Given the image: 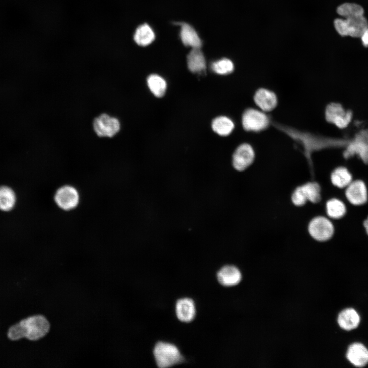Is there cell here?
<instances>
[{
	"mask_svg": "<svg viewBox=\"0 0 368 368\" xmlns=\"http://www.w3.org/2000/svg\"><path fill=\"white\" fill-rule=\"evenodd\" d=\"M93 127L98 136L112 137L119 132L121 124L118 118L107 113H102L94 119Z\"/></svg>",
	"mask_w": 368,
	"mask_h": 368,
	"instance_id": "obj_6",
	"label": "cell"
},
{
	"mask_svg": "<svg viewBox=\"0 0 368 368\" xmlns=\"http://www.w3.org/2000/svg\"><path fill=\"white\" fill-rule=\"evenodd\" d=\"M334 230L332 221L324 216L314 217L308 226L310 236L319 242H327L330 240L334 235Z\"/></svg>",
	"mask_w": 368,
	"mask_h": 368,
	"instance_id": "obj_4",
	"label": "cell"
},
{
	"mask_svg": "<svg viewBox=\"0 0 368 368\" xmlns=\"http://www.w3.org/2000/svg\"><path fill=\"white\" fill-rule=\"evenodd\" d=\"M321 198V188L316 182H308L297 187L291 195V201L296 206H302L309 201L316 203Z\"/></svg>",
	"mask_w": 368,
	"mask_h": 368,
	"instance_id": "obj_5",
	"label": "cell"
},
{
	"mask_svg": "<svg viewBox=\"0 0 368 368\" xmlns=\"http://www.w3.org/2000/svg\"><path fill=\"white\" fill-rule=\"evenodd\" d=\"M80 196L77 190L70 185L59 188L54 195V201L57 205L64 211L75 209L78 204Z\"/></svg>",
	"mask_w": 368,
	"mask_h": 368,
	"instance_id": "obj_7",
	"label": "cell"
},
{
	"mask_svg": "<svg viewBox=\"0 0 368 368\" xmlns=\"http://www.w3.org/2000/svg\"><path fill=\"white\" fill-rule=\"evenodd\" d=\"M147 84L150 91L158 98L162 97L167 88L166 81L156 74H152L147 78Z\"/></svg>",
	"mask_w": 368,
	"mask_h": 368,
	"instance_id": "obj_23",
	"label": "cell"
},
{
	"mask_svg": "<svg viewBox=\"0 0 368 368\" xmlns=\"http://www.w3.org/2000/svg\"><path fill=\"white\" fill-rule=\"evenodd\" d=\"M361 38L363 44L365 47H368V28L363 33Z\"/></svg>",
	"mask_w": 368,
	"mask_h": 368,
	"instance_id": "obj_27",
	"label": "cell"
},
{
	"mask_svg": "<svg viewBox=\"0 0 368 368\" xmlns=\"http://www.w3.org/2000/svg\"><path fill=\"white\" fill-rule=\"evenodd\" d=\"M363 225L365 229V231L366 234L368 235V217L366 218V219L363 222Z\"/></svg>",
	"mask_w": 368,
	"mask_h": 368,
	"instance_id": "obj_28",
	"label": "cell"
},
{
	"mask_svg": "<svg viewBox=\"0 0 368 368\" xmlns=\"http://www.w3.org/2000/svg\"><path fill=\"white\" fill-rule=\"evenodd\" d=\"M330 181L334 187L339 189H345L352 181L351 173L344 166H338L331 172Z\"/></svg>",
	"mask_w": 368,
	"mask_h": 368,
	"instance_id": "obj_17",
	"label": "cell"
},
{
	"mask_svg": "<svg viewBox=\"0 0 368 368\" xmlns=\"http://www.w3.org/2000/svg\"><path fill=\"white\" fill-rule=\"evenodd\" d=\"M213 130L221 136L229 135L234 128V124L229 118L220 116L214 119L212 123Z\"/></svg>",
	"mask_w": 368,
	"mask_h": 368,
	"instance_id": "obj_21",
	"label": "cell"
},
{
	"mask_svg": "<svg viewBox=\"0 0 368 368\" xmlns=\"http://www.w3.org/2000/svg\"><path fill=\"white\" fill-rule=\"evenodd\" d=\"M15 201V193L11 188L6 186L0 187V210L4 211L11 210Z\"/></svg>",
	"mask_w": 368,
	"mask_h": 368,
	"instance_id": "obj_24",
	"label": "cell"
},
{
	"mask_svg": "<svg viewBox=\"0 0 368 368\" xmlns=\"http://www.w3.org/2000/svg\"><path fill=\"white\" fill-rule=\"evenodd\" d=\"M211 69L216 74L226 75L233 71L234 64L231 60L223 58L214 62L211 65Z\"/></svg>",
	"mask_w": 368,
	"mask_h": 368,
	"instance_id": "obj_26",
	"label": "cell"
},
{
	"mask_svg": "<svg viewBox=\"0 0 368 368\" xmlns=\"http://www.w3.org/2000/svg\"><path fill=\"white\" fill-rule=\"evenodd\" d=\"M219 284L224 287H232L238 284L242 275L240 270L235 266L226 265L221 267L216 272Z\"/></svg>",
	"mask_w": 368,
	"mask_h": 368,
	"instance_id": "obj_13",
	"label": "cell"
},
{
	"mask_svg": "<svg viewBox=\"0 0 368 368\" xmlns=\"http://www.w3.org/2000/svg\"><path fill=\"white\" fill-rule=\"evenodd\" d=\"M352 116L350 110H346L341 105L337 103L329 104L325 111L327 121L339 128L347 127L351 121Z\"/></svg>",
	"mask_w": 368,
	"mask_h": 368,
	"instance_id": "obj_9",
	"label": "cell"
},
{
	"mask_svg": "<svg viewBox=\"0 0 368 368\" xmlns=\"http://www.w3.org/2000/svg\"><path fill=\"white\" fill-rule=\"evenodd\" d=\"M344 194L347 200L354 205L364 204L367 200V190L361 180H353L345 189Z\"/></svg>",
	"mask_w": 368,
	"mask_h": 368,
	"instance_id": "obj_11",
	"label": "cell"
},
{
	"mask_svg": "<svg viewBox=\"0 0 368 368\" xmlns=\"http://www.w3.org/2000/svg\"><path fill=\"white\" fill-rule=\"evenodd\" d=\"M152 354L158 368L170 367L185 360L183 355L175 344L163 340H158L154 343Z\"/></svg>",
	"mask_w": 368,
	"mask_h": 368,
	"instance_id": "obj_2",
	"label": "cell"
},
{
	"mask_svg": "<svg viewBox=\"0 0 368 368\" xmlns=\"http://www.w3.org/2000/svg\"><path fill=\"white\" fill-rule=\"evenodd\" d=\"M255 155L254 150L251 145L247 143L240 145L233 155V167L237 171H244L253 163Z\"/></svg>",
	"mask_w": 368,
	"mask_h": 368,
	"instance_id": "obj_12",
	"label": "cell"
},
{
	"mask_svg": "<svg viewBox=\"0 0 368 368\" xmlns=\"http://www.w3.org/2000/svg\"><path fill=\"white\" fill-rule=\"evenodd\" d=\"M181 26L180 38L182 43L186 46L194 48H200L201 39L195 30L189 24L179 23Z\"/></svg>",
	"mask_w": 368,
	"mask_h": 368,
	"instance_id": "obj_18",
	"label": "cell"
},
{
	"mask_svg": "<svg viewBox=\"0 0 368 368\" xmlns=\"http://www.w3.org/2000/svg\"><path fill=\"white\" fill-rule=\"evenodd\" d=\"M337 323L342 329L350 331L355 329L359 324L360 316L357 311L352 308H347L339 314Z\"/></svg>",
	"mask_w": 368,
	"mask_h": 368,
	"instance_id": "obj_16",
	"label": "cell"
},
{
	"mask_svg": "<svg viewBox=\"0 0 368 368\" xmlns=\"http://www.w3.org/2000/svg\"><path fill=\"white\" fill-rule=\"evenodd\" d=\"M174 309L177 319L182 323H190L196 317V305L192 298L186 296L177 299Z\"/></svg>",
	"mask_w": 368,
	"mask_h": 368,
	"instance_id": "obj_10",
	"label": "cell"
},
{
	"mask_svg": "<svg viewBox=\"0 0 368 368\" xmlns=\"http://www.w3.org/2000/svg\"><path fill=\"white\" fill-rule=\"evenodd\" d=\"M154 33L148 24L139 26L134 34V39L136 43L141 46L150 44L154 39Z\"/></svg>",
	"mask_w": 368,
	"mask_h": 368,
	"instance_id": "obj_22",
	"label": "cell"
},
{
	"mask_svg": "<svg viewBox=\"0 0 368 368\" xmlns=\"http://www.w3.org/2000/svg\"><path fill=\"white\" fill-rule=\"evenodd\" d=\"M50 327V323L44 316L36 315L12 326L9 329L8 336L11 340L26 337L31 340H37L49 332Z\"/></svg>",
	"mask_w": 368,
	"mask_h": 368,
	"instance_id": "obj_1",
	"label": "cell"
},
{
	"mask_svg": "<svg viewBox=\"0 0 368 368\" xmlns=\"http://www.w3.org/2000/svg\"><path fill=\"white\" fill-rule=\"evenodd\" d=\"M334 26L337 32L341 36L361 37L368 28V22L362 15L336 19Z\"/></svg>",
	"mask_w": 368,
	"mask_h": 368,
	"instance_id": "obj_3",
	"label": "cell"
},
{
	"mask_svg": "<svg viewBox=\"0 0 368 368\" xmlns=\"http://www.w3.org/2000/svg\"><path fill=\"white\" fill-rule=\"evenodd\" d=\"M188 66L193 73H202L206 69L205 60L200 48H194L187 57Z\"/></svg>",
	"mask_w": 368,
	"mask_h": 368,
	"instance_id": "obj_19",
	"label": "cell"
},
{
	"mask_svg": "<svg viewBox=\"0 0 368 368\" xmlns=\"http://www.w3.org/2000/svg\"><path fill=\"white\" fill-rule=\"evenodd\" d=\"M337 12L344 18H349L362 16L364 10L363 8L358 4L345 3L337 8Z\"/></svg>",
	"mask_w": 368,
	"mask_h": 368,
	"instance_id": "obj_25",
	"label": "cell"
},
{
	"mask_svg": "<svg viewBox=\"0 0 368 368\" xmlns=\"http://www.w3.org/2000/svg\"><path fill=\"white\" fill-rule=\"evenodd\" d=\"M325 210L328 218L334 220L343 217L346 213L347 208L342 200L333 197L327 201Z\"/></svg>",
	"mask_w": 368,
	"mask_h": 368,
	"instance_id": "obj_20",
	"label": "cell"
},
{
	"mask_svg": "<svg viewBox=\"0 0 368 368\" xmlns=\"http://www.w3.org/2000/svg\"><path fill=\"white\" fill-rule=\"evenodd\" d=\"M254 101L263 111H269L277 106L278 100L275 94L266 88H260L255 93Z\"/></svg>",
	"mask_w": 368,
	"mask_h": 368,
	"instance_id": "obj_15",
	"label": "cell"
},
{
	"mask_svg": "<svg viewBox=\"0 0 368 368\" xmlns=\"http://www.w3.org/2000/svg\"><path fill=\"white\" fill-rule=\"evenodd\" d=\"M242 122L245 130L259 131L265 129L269 122L268 117L264 112L249 108L243 113Z\"/></svg>",
	"mask_w": 368,
	"mask_h": 368,
	"instance_id": "obj_8",
	"label": "cell"
},
{
	"mask_svg": "<svg viewBox=\"0 0 368 368\" xmlns=\"http://www.w3.org/2000/svg\"><path fill=\"white\" fill-rule=\"evenodd\" d=\"M346 356L348 360L357 367H363L368 363V350L360 343L351 344L348 349Z\"/></svg>",
	"mask_w": 368,
	"mask_h": 368,
	"instance_id": "obj_14",
	"label": "cell"
}]
</instances>
